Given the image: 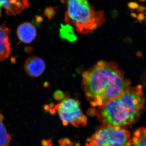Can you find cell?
Returning a JSON list of instances; mask_svg holds the SVG:
<instances>
[{
  "mask_svg": "<svg viewBox=\"0 0 146 146\" xmlns=\"http://www.w3.org/2000/svg\"><path fill=\"white\" fill-rule=\"evenodd\" d=\"M130 85L129 79L112 61L101 60L82 74V89L93 107L117 98Z\"/></svg>",
  "mask_w": 146,
  "mask_h": 146,
  "instance_id": "obj_1",
  "label": "cell"
},
{
  "mask_svg": "<svg viewBox=\"0 0 146 146\" xmlns=\"http://www.w3.org/2000/svg\"><path fill=\"white\" fill-rule=\"evenodd\" d=\"M146 98L143 87H130L117 98L101 106L88 110L90 116L96 117L103 126L125 128L139 120L145 107Z\"/></svg>",
  "mask_w": 146,
  "mask_h": 146,
  "instance_id": "obj_2",
  "label": "cell"
},
{
  "mask_svg": "<svg viewBox=\"0 0 146 146\" xmlns=\"http://www.w3.org/2000/svg\"><path fill=\"white\" fill-rule=\"evenodd\" d=\"M104 13L96 11L88 0H68L65 21L82 34L91 33L104 23Z\"/></svg>",
  "mask_w": 146,
  "mask_h": 146,
  "instance_id": "obj_3",
  "label": "cell"
},
{
  "mask_svg": "<svg viewBox=\"0 0 146 146\" xmlns=\"http://www.w3.org/2000/svg\"><path fill=\"white\" fill-rule=\"evenodd\" d=\"M91 146H131L130 132L125 128L102 126L88 139Z\"/></svg>",
  "mask_w": 146,
  "mask_h": 146,
  "instance_id": "obj_4",
  "label": "cell"
},
{
  "mask_svg": "<svg viewBox=\"0 0 146 146\" xmlns=\"http://www.w3.org/2000/svg\"><path fill=\"white\" fill-rule=\"evenodd\" d=\"M50 107H51L50 112L57 113L64 125H71L78 127L84 126L87 124V118L82 110L80 102L77 100L67 98Z\"/></svg>",
  "mask_w": 146,
  "mask_h": 146,
  "instance_id": "obj_5",
  "label": "cell"
},
{
  "mask_svg": "<svg viewBox=\"0 0 146 146\" xmlns=\"http://www.w3.org/2000/svg\"><path fill=\"white\" fill-rule=\"evenodd\" d=\"M24 68L28 75L32 77H37L42 75L46 69L44 61L41 58L32 56L25 62Z\"/></svg>",
  "mask_w": 146,
  "mask_h": 146,
  "instance_id": "obj_6",
  "label": "cell"
},
{
  "mask_svg": "<svg viewBox=\"0 0 146 146\" xmlns=\"http://www.w3.org/2000/svg\"><path fill=\"white\" fill-rule=\"evenodd\" d=\"M17 35L21 42L29 44L34 41L36 38V28L31 23H23L21 24L17 28Z\"/></svg>",
  "mask_w": 146,
  "mask_h": 146,
  "instance_id": "obj_7",
  "label": "cell"
},
{
  "mask_svg": "<svg viewBox=\"0 0 146 146\" xmlns=\"http://www.w3.org/2000/svg\"><path fill=\"white\" fill-rule=\"evenodd\" d=\"M10 30L5 24L0 25V62L7 58L10 54L11 45L9 41Z\"/></svg>",
  "mask_w": 146,
  "mask_h": 146,
  "instance_id": "obj_8",
  "label": "cell"
},
{
  "mask_svg": "<svg viewBox=\"0 0 146 146\" xmlns=\"http://www.w3.org/2000/svg\"><path fill=\"white\" fill-rule=\"evenodd\" d=\"M29 6V0H7L4 8L8 15H16Z\"/></svg>",
  "mask_w": 146,
  "mask_h": 146,
  "instance_id": "obj_9",
  "label": "cell"
},
{
  "mask_svg": "<svg viewBox=\"0 0 146 146\" xmlns=\"http://www.w3.org/2000/svg\"><path fill=\"white\" fill-rule=\"evenodd\" d=\"M133 146H146V128L141 127L136 129L131 137Z\"/></svg>",
  "mask_w": 146,
  "mask_h": 146,
  "instance_id": "obj_10",
  "label": "cell"
},
{
  "mask_svg": "<svg viewBox=\"0 0 146 146\" xmlns=\"http://www.w3.org/2000/svg\"><path fill=\"white\" fill-rule=\"evenodd\" d=\"M3 120V117L0 110V146H9L11 140V136L7 132Z\"/></svg>",
  "mask_w": 146,
  "mask_h": 146,
  "instance_id": "obj_11",
  "label": "cell"
},
{
  "mask_svg": "<svg viewBox=\"0 0 146 146\" xmlns=\"http://www.w3.org/2000/svg\"><path fill=\"white\" fill-rule=\"evenodd\" d=\"M59 143H60V146H73L71 141L68 139H62L61 141H60ZM76 146H80L78 145Z\"/></svg>",
  "mask_w": 146,
  "mask_h": 146,
  "instance_id": "obj_12",
  "label": "cell"
},
{
  "mask_svg": "<svg viewBox=\"0 0 146 146\" xmlns=\"http://www.w3.org/2000/svg\"><path fill=\"white\" fill-rule=\"evenodd\" d=\"M63 97H64V95H63L62 92L57 91L55 93V98L56 99H57L58 100H63L64 99L63 98Z\"/></svg>",
  "mask_w": 146,
  "mask_h": 146,
  "instance_id": "obj_13",
  "label": "cell"
},
{
  "mask_svg": "<svg viewBox=\"0 0 146 146\" xmlns=\"http://www.w3.org/2000/svg\"><path fill=\"white\" fill-rule=\"evenodd\" d=\"M7 0H0V16H1V7H4L5 5Z\"/></svg>",
  "mask_w": 146,
  "mask_h": 146,
  "instance_id": "obj_14",
  "label": "cell"
},
{
  "mask_svg": "<svg viewBox=\"0 0 146 146\" xmlns=\"http://www.w3.org/2000/svg\"><path fill=\"white\" fill-rule=\"evenodd\" d=\"M85 146H91V145H89V144H88V143H86V145Z\"/></svg>",
  "mask_w": 146,
  "mask_h": 146,
  "instance_id": "obj_15",
  "label": "cell"
},
{
  "mask_svg": "<svg viewBox=\"0 0 146 146\" xmlns=\"http://www.w3.org/2000/svg\"><path fill=\"white\" fill-rule=\"evenodd\" d=\"M145 20L146 21V16H145Z\"/></svg>",
  "mask_w": 146,
  "mask_h": 146,
  "instance_id": "obj_16",
  "label": "cell"
}]
</instances>
